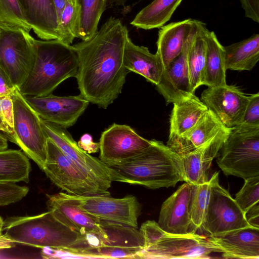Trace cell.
<instances>
[{"mask_svg":"<svg viewBox=\"0 0 259 259\" xmlns=\"http://www.w3.org/2000/svg\"><path fill=\"white\" fill-rule=\"evenodd\" d=\"M128 36L121 21L110 17L91 38L72 46L78 58V88L90 103L106 109L121 94L129 72L123 64Z\"/></svg>","mask_w":259,"mask_h":259,"instance_id":"cell-1","label":"cell"},{"mask_svg":"<svg viewBox=\"0 0 259 259\" xmlns=\"http://www.w3.org/2000/svg\"><path fill=\"white\" fill-rule=\"evenodd\" d=\"M150 145L138 155L107 165L116 171L127 184L149 189L175 187L184 181L180 156L162 142L150 140Z\"/></svg>","mask_w":259,"mask_h":259,"instance_id":"cell-2","label":"cell"},{"mask_svg":"<svg viewBox=\"0 0 259 259\" xmlns=\"http://www.w3.org/2000/svg\"><path fill=\"white\" fill-rule=\"evenodd\" d=\"M35 59L32 69L19 89L24 96L51 94L63 81L75 77L78 58L72 46L58 39H33Z\"/></svg>","mask_w":259,"mask_h":259,"instance_id":"cell-3","label":"cell"},{"mask_svg":"<svg viewBox=\"0 0 259 259\" xmlns=\"http://www.w3.org/2000/svg\"><path fill=\"white\" fill-rule=\"evenodd\" d=\"M140 231L144 239L142 248L134 258L141 259H203L209 258L219 249L206 236L196 233L185 234L164 231L154 221L143 223Z\"/></svg>","mask_w":259,"mask_h":259,"instance_id":"cell-4","label":"cell"},{"mask_svg":"<svg viewBox=\"0 0 259 259\" xmlns=\"http://www.w3.org/2000/svg\"><path fill=\"white\" fill-rule=\"evenodd\" d=\"M3 232L14 244L61 251L72 245L79 234L56 220L49 211L34 216L8 218L4 221Z\"/></svg>","mask_w":259,"mask_h":259,"instance_id":"cell-5","label":"cell"},{"mask_svg":"<svg viewBox=\"0 0 259 259\" xmlns=\"http://www.w3.org/2000/svg\"><path fill=\"white\" fill-rule=\"evenodd\" d=\"M216 158L226 176L244 180L259 176V125L241 123L233 127Z\"/></svg>","mask_w":259,"mask_h":259,"instance_id":"cell-6","label":"cell"},{"mask_svg":"<svg viewBox=\"0 0 259 259\" xmlns=\"http://www.w3.org/2000/svg\"><path fill=\"white\" fill-rule=\"evenodd\" d=\"M47 136L75 163L82 174L95 187L110 194L108 191L113 181L127 183L116 171L99 158L92 156L81 149L66 128L42 120Z\"/></svg>","mask_w":259,"mask_h":259,"instance_id":"cell-7","label":"cell"},{"mask_svg":"<svg viewBox=\"0 0 259 259\" xmlns=\"http://www.w3.org/2000/svg\"><path fill=\"white\" fill-rule=\"evenodd\" d=\"M33 39L19 27L0 23V65L18 90L34 64Z\"/></svg>","mask_w":259,"mask_h":259,"instance_id":"cell-8","label":"cell"},{"mask_svg":"<svg viewBox=\"0 0 259 259\" xmlns=\"http://www.w3.org/2000/svg\"><path fill=\"white\" fill-rule=\"evenodd\" d=\"M14 108L13 143L43 169L47 157L48 137L42 119L16 89L11 95Z\"/></svg>","mask_w":259,"mask_h":259,"instance_id":"cell-9","label":"cell"},{"mask_svg":"<svg viewBox=\"0 0 259 259\" xmlns=\"http://www.w3.org/2000/svg\"><path fill=\"white\" fill-rule=\"evenodd\" d=\"M219 172L212 175L213 181L208 207L199 229L206 237L230 231L253 227L229 191L219 184Z\"/></svg>","mask_w":259,"mask_h":259,"instance_id":"cell-10","label":"cell"},{"mask_svg":"<svg viewBox=\"0 0 259 259\" xmlns=\"http://www.w3.org/2000/svg\"><path fill=\"white\" fill-rule=\"evenodd\" d=\"M42 170L53 184L68 194L78 196L110 195L92 184L75 163L49 138L47 157Z\"/></svg>","mask_w":259,"mask_h":259,"instance_id":"cell-11","label":"cell"},{"mask_svg":"<svg viewBox=\"0 0 259 259\" xmlns=\"http://www.w3.org/2000/svg\"><path fill=\"white\" fill-rule=\"evenodd\" d=\"M104 230L99 234L100 247L81 251L79 256L88 258H134L144 245L137 228L101 220Z\"/></svg>","mask_w":259,"mask_h":259,"instance_id":"cell-12","label":"cell"},{"mask_svg":"<svg viewBox=\"0 0 259 259\" xmlns=\"http://www.w3.org/2000/svg\"><path fill=\"white\" fill-rule=\"evenodd\" d=\"M74 195L84 212L100 220L137 228L141 206L135 196L129 195L115 198L110 195Z\"/></svg>","mask_w":259,"mask_h":259,"instance_id":"cell-13","label":"cell"},{"mask_svg":"<svg viewBox=\"0 0 259 259\" xmlns=\"http://www.w3.org/2000/svg\"><path fill=\"white\" fill-rule=\"evenodd\" d=\"M99 143V159L109 165L138 155L150 145L151 141L128 125L113 123L102 132Z\"/></svg>","mask_w":259,"mask_h":259,"instance_id":"cell-14","label":"cell"},{"mask_svg":"<svg viewBox=\"0 0 259 259\" xmlns=\"http://www.w3.org/2000/svg\"><path fill=\"white\" fill-rule=\"evenodd\" d=\"M24 97L42 120L66 128L76 123L90 103L80 94Z\"/></svg>","mask_w":259,"mask_h":259,"instance_id":"cell-15","label":"cell"},{"mask_svg":"<svg viewBox=\"0 0 259 259\" xmlns=\"http://www.w3.org/2000/svg\"><path fill=\"white\" fill-rule=\"evenodd\" d=\"M203 103L225 126L233 127L242 122L249 101L235 85L225 84L208 87L201 94Z\"/></svg>","mask_w":259,"mask_h":259,"instance_id":"cell-16","label":"cell"},{"mask_svg":"<svg viewBox=\"0 0 259 259\" xmlns=\"http://www.w3.org/2000/svg\"><path fill=\"white\" fill-rule=\"evenodd\" d=\"M199 20L187 39L181 53L165 68L159 82L156 85L167 104L173 103L194 94L191 92L187 56L196 33Z\"/></svg>","mask_w":259,"mask_h":259,"instance_id":"cell-17","label":"cell"},{"mask_svg":"<svg viewBox=\"0 0 259 259\" xmlns=\"http://www.w3.org/2000/svg\"><path fill=\"white\" fill-rule=\"evenodd\" d=\"M48 211L60 223L83 234L87 232L103 233L101 220L83 211L74 195L59 192L47 195Z\"/></svg>","mask_w":259,"mask_h":259,"instance_id":"cell-18","label":"cell"},{"mask_svg":"<svg viewBox=\"0 0 259 259\" xmlns=\"http://www.w3.org/2000/svg\"><path fill=\"white\" fill-rule=\"evenodd\" d=\"M194 185L185 183L162 204L158 221L164 231L177 234L190 232V205Z\"/></svg>","mask_w":259,"mask_h":259,"instance_id":"cell-19","label":"cell"},{"mask_svg":"<svg viewBox=\"0 0 259 259\" xmlns=\"http://www.w3.org/2000/svg\"><path fill=\"white\" fill-rule=\"evenodd\" d=\"M232 128H227L204 145L182 156L183 181L193 185L207 182L213 159L216 157Z\"/></svg>","mask_w":259,"mask_h":259,"instance_id":"cell-20","label":"cell"},{"mask_svg":"<svg viewBox=\"0 0 259 259\" xmlns=\"http://www.w3.org/2000/svg\"><path fill=\"white\" fill-rule=\"evenodd\" d=\"M206 237L224 258L259 259L258 228H244Z\"/></svg>","mask_w":259,"mask_h":259,"instance_id":"cell-21","label":"cell"},{"mask_svg":"<svg viewBox=\"0 0 259 259\" xmlns=\"http://www.w3.org/2000/svg\"><path fill=\"white\" fill-rule=\"evenodd\" d=\"M215 116L207 110L190 130L171 140L167 146L179 156L189 153L205 144L226 129Z\"/></svg>","mask_w":259,"mask_h":259,"instance_id":"cell-22","label":"cell"},{"mask_svg":"<svg viewBox=\"0 0 259 259\" xmlns=\"http://www.w3.org/2000/svg\"><path fill=\"white\" fill-rule=\"evenodd\" d=\"M34 33L42 40L58 39L57 16L53 0H19Z\"/></svg>","mask_w":259,"mask_h":259,"instance_id":"cell-23","label":"cell"},{"mask_svg":"<svg viewBox=\"0 0 259 259\" xmlns=\"http://www.w3.org/2000/svg\"><path fill=\"white\" fill-rule=\"evenodd\" d=\"M123 64L129 72H134L156 85L160 81L164 66L155 53L144 46H139L127 37L123 53Z\"/></svg>","mask_w":259,"mask_h":259,"instance_id":"cell-24","label":"cell"},{"mask_svg":"<svg viewBox=\"0 0 259 259\" xmlns=\"http://www.w3.org/2000/svg\"><path fill=\"white\" fill-rule=\"evenodd\" d=\"M196 20L187 19L161 26L156 42V54L164 68L181 52L185 42L195 26Z\"/></svg>","mask_w":259,"mask_h":259,"instance_id":"cell-25","label":"cell"},{"mask_svg":"<svg viewBox=\"0 0 259 259\" xmlns=\"http://www.w3.org/2000/svg\"><path fill=\"white\" fill-rule=\"evenodd\" d=\"M172 104L168 140L188 132L208 110L206 105L195 94Z\"/></svg>","mask_w":259,"mask_h":259,"instance_id":"cell-26","label":"cell"},{"mask_svg":"<svg viewBox=\"0 0 259 259\" xmlns=\"http://www.w3.org/2000/svg\"><path fill=\"white\" fill-rule=\"evenodd\" d=\"M206 50L203 84L215 87L227 84L224 47L213 31L206 33Z\"/></svg>","mask_w":259,"mask_h":259,"instance_id":"cell-27","label":"cell"},{"mask_svg":"<svg viewBox=\"0 0 259 259\" xmlns=\"http://www.w3.org/2000/svg\"><path fill=\"white\" fill-rule=\"evenodd\" d=\"M226 69L250 71L259 60V34L224 47Z\"/></svg>","mask_w":259,"mask_h":259,"instance_id":"cell-28","label":"cell"},{"mask_svg":"<svg viewBox=\"0 0 259 259\" xmlns=\"http://www.w3.org/2000/svg\"><path fill=\"white\" fill-rule=\"evenodd\" d=\"M182 1L154 0L136 15L131 24L144 30L160 28L169 20Z\"/></svg>","mask_w":259,"mask_h":259,"instance_id":"cell-29","label":"cell"},{"mask_svg":"<svg viewBox=\"0 0 259 259\" xmlns=\"http://www.w3.org/2000/svg\"><path fill=\"white\" fill-rule=\"evenodd\" d=\"M206 24L199 21L197 30L187 56L191 92L195 94L197 88L203 85L206 50Z\"/></svg>","mask_w":259,"mask_h":259,"instance_id":"cell-30","label":"cell"},{"mask_svg":"<svg viewBox=\"0 0 259 259\" xmlns=\"http://www.w3.org/2000/svg\"><path fill=\"white\" fill-rule=\"evenodd\" d=\"M31 165L27 156L20 150L0 151V182L28 183Z\"/></svg>","mask_w":259,"mask_h":259,"instance_id":"cell-31","label":"cell"},{"mask_svg":"<svg viewBox=\"0 0 259 259\" xmlns=\"http://www.w3.org/2000/svg\"><path fill=\"white\" fill-rule=\"evenodd\" d=\"M79 5L78 38H91L98 31L102 14L107 8V0H77Z\"/></svg>","mask_w":259,"mask_h":259,"instance_id":"cell-32","label":"cell"},{"mask_svg":"<svg viewBox=\"0 0 259 259\" xmlns=\"http://www.w3.org/2000/svg\"><path fill=\"white\" fill-rule=\"evenodd\" d=\"M212 181L211 176L207 182L194 185L190 205L191 233H196L203 223L209 203Z\"/></svg>","mask_w":259,"mask_h":259,"instance_id":"cell-33","label":"cell"},{"mask_svg":"<svg viewBox=\"0 0 259 259\" xmlns=\"http://www.w3.org/2000/svg\"><path fill=\"white\" fill-rule=\"evenodd\" d=\"M79 5L77 0H68L58 21V40L71 45L78 38Z\"/></svg>","mask_w":259,"mask_h":259,"instance_id":"cell-34","label":"cell"},{"mask_svg":"<svg viewBox=\"0 0 259 259\" xmlns=\"http://www.w3.org/2000/svg\"><path fill=\"white\" fill-rule=\"evenodd\" d=\"M0 23L32 29L19 0H0Z\"/></svg>","mask_w":259,"mask_h":259,"instance_id":"cell-35","label":"cell"},{"mask_svg":"<svg viewBox=\"0 0 259 259\" xmlns=\"http://www.w3.org/2000/svg\"><path fill=\"white\" fill-rule=\"evenodd\" d=\"M236 194L235 200L245 214L259 202V176L249 178Z\"/></svg>","mask_w":259,"mask_h":259,"instance_id":"cell-36","label":"cell"},{"mask_svg":"<svg viewBox=\"0 0 259 259\" xmlns=\"http://www.w3.org/2000/svg\"><path fill=\"white\" fill-rule=\"evenodd\" d=\"M0 131L13 142L14 108L11 95H0Z\"/></svg>","mask_w":259,"mask_h":259,"instance_id":"cell-37","label":"cell"},{"mask_svg":"<svg viewBox=\"0 0 259 259\" xmlns=\"http://www.w3.org/2000/svg\"><path fill=\"white\" fill-rule=\"evenodd\" d=\"M29 188L13 182H0V206L17 202L26 196Z\"/></svg>","mask_w":259,"mask_h":259,"instance_id":"cell-38","label":"cell"},{"mask_svg":"<svg viewBox=\"0 0 259 259\" xmlns=\"http://www.w3.org/2000/svg\"><path fill=\"white\" fill-rule=\"evenodd\" d=\"M241 123L249 125H259L258 93L249 96V101Z\"/></svg>","mask_w":259,"mask_h":259,"instance_id":"cell-39","label":"cell"},{"mask_svg":"<svg viewBox=\"0 0 259 259\" xmlns=\"http://www.w3.org/2000/svg\"><path fill=\"white\" fill-rule=\"evenodd\" d=\"M246 17L259 23V0H240Z\"/></svg>","mask_w":259,"mask_h":259,"instance_id":"cell-40","label":"cell"},{"mask_svg":"<svg viewBox=\"0 0 259 259\" xmlns=\"http://www.w3.org/2000/svg\"><path fill=\"white\" fill-rule=\"evenodd\" d=\"M77 144L81 149L90 154L99 151V143L93 142L92 136L89 134H83Z\"/></svg>","mask_w":259,"mask_h":259,"instance_id":"cell-41","label":"cell"},{"mask_svg":"<svg viewBox=\"0 0 259 259\" xmlns=\"http://www.w3.org/2000/svg\"><path fill=\"white\" fill-rule=\"evenodd\" d=\"M16 89L0 65V95H10Z\"/></svg>","mask_w":259,"mask_h":259,"instance_id":"cell-42","label":"cell"},{"mask_svg":"<svg viewBox=\"0 0 259 259\" xmlns=\"http://www.w3.org/2000/svg\"><path fill=\"white\" fill-rule=\"evenodd\" d=\"M248 223L252 226L259 229L258 203L252 206L245 214Z\"/></svg>","mask_w":259,"mask_h":259,"instance_id":"cell-43","label":"cell"},{"mask_svg":"<svg viewBox=\"0 0 259 259\" xmlns=\"http://www.w3.org/2000/svg\"><path fill=\"white\" fill-rule=\"evenodd\" d=\"M4 220L0 216V249L11 247L14 244L9 239L4 236L3 234V227Z\"/></svg>","mask_w":259,"mask_h":259,"instance_id":"cell-44","label":"cell"},{"mask_svg":"<svg viewBox=\"0 0 259 259\" xmlns=\"http://www.w3.org/2000/svg\"><path fill=\"white\" fill-rule=\"evenodd\" d=\"M68 0H53L56 11L58 24L62 12Z\"/></svg>","mask_w":259,"mask_h":259,"instance_id":"cell-45","label":"cell"},{"mask_svg":"<svg viewBox=\"0 0 259 259\" xmlns=\"http://www.w3.org/2000/svg\"><path fill=\"white\" fill-rule=\"evenodd\" d=\"M8 146L7 138L0 133V151L7 149Z\"/></svg>","mask_w":259,"mask_h":259,"instance_id":"cell-46","label":"cell"}]
</instances>
